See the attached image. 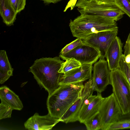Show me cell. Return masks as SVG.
<instances>
[{
  "label": "cell",
  "instance_id": "obj_1",
  "mask_svg": "<svg viewBox=\"0 0 130 130\" xmlns=\"http://www.w3.org/2000/svg\"><path fill=\"white\" fill-rule=\"evenodd\" d=\"M59 57H42L35 60L29 68L38 84L44 88L49 96L60 86L59 83L63 74L59 72L64 62Z\"/></svg>",
  "mask_w": 130,
  "mask_h": 130
},
{
  "label": "cell",
  "instance_id": "obj_2",
  "mask_svg": "<svg viewBox=\"0 0 130 130\" xmlns=\"http://www.w3.org/2000/svg\"><path fill=\"white\" fill-rule=\"evenodd\" d=\"M83 82L62 85L51 95L46 102L48 113L58 119L81 96Z\"/></svg>",
  "mask_w": 130,
  "mask_h": 130
},
{
  "label": "cell",
  "instance_id": "obj_3",
  "mask_svg": "<svg viewBox=\"0 0 130 130\" xmlns=\"http://www.w3.org/2000/svg\"><path fill=\"white\" fill-rule=\"evenodd\" d=\"M116 22L105 17L80 14L70 20L69 26L73 37L84 39L94 33L118 30Z\"/></svg>",
  "mask_w": 130,
  "mask_h": 130
},
{
  "label": "cell",
  "instance_id": "obj_4",
  "mask_svg": "<svg viewBox=\"0 0 130 130\" xmlns=\"http://www.w3.org/2000/svg\"><path fill=\"white\" fill-rule=\"evenodd\" d=\"M75 7L80 14L103 17L116 21L125 14L116 4L98 3L95 0H78Z\"/></svg>",
  "mask_w": 130,
  "mask_h": 130
},
{
  "label": "cell",
  "instance_id": "obj_5",
  "mask_svg": "<svg viewBox=\"0 0 130 130\" xmlns=\"http://www.w3.org/2000/svg\"><path fill=\"white\" fill-rule=\"evenodd\" d=\"M110 82L122 115L128 114L130 113V86L125 76L119 69L111 71Z\"/></svg>",
  "mask_w": 130,
  "mask_h": 130
},
{
  "label": "cell",
  "instance_id": "obj_6",
  "mask_svg": "<svg viewBox=\"0 0 130 130\" xmlns=\"http://www.w3.org/2000/svg\"><path fill=\"white\" fill-rule=\"evenodd\" d=\"M98 112L101 129L108 130L112 125L120 120L122 112L113 93L103 98Z\"/></svg>",
  "mask_w": 130,
  "mask_h": 130
},
{
  "label": "cell",
  "instance_id": "obj_7",
  "mask_svg": "<svg viewBox=\"0 0 130 130\" xmlns=\"http://www.w3.org/2000/svg\"><path fill=\"white\" fill-rule=\"evenodd\" d=\"M118 30L99 32L90 35L82 39L84 43L96 49L100 54V58L104 59L107 50L118 34Z\"/></svg>",
  "mask_w": 130,
  "mask_h": 130
},
{
  "label": "cell",
  "instance_id": "obj_8",
  "mask_svg": "<svg viewBox=\"0 0 130 130\" xmlns=\"http://www.w3.org/2000/svg\"><path fill=\"white\" fill-rule=\"evenodd\" d=\"M92 87L93 91L101 93L110 84V71L107 60L100 58L93 67Z\"/></svg>",
  "mask_w": 130,
  "mask_h": 130
},
{
  "label": "cell",
  "instance_id": "obj_9",
  "mask_svg": "<svg viewBox=\"0 0 130 130\" xmlns=\"http://www.w3.org/2000/svg\"><path fill=\"white\" fill-rule=\"evenodd\" d=\"M59 57L63 60L74 58L82 64H93L100 58V54L95 48L83 43L66 54L59 55Z\"/></svg>",
  "mask_w": 130,
  "mask_h": 130
},
{
  "label": "cell",
  "instance_id": "obj_10",
  "mask_svg": "<svg viewBox=\"0 0 130 130\" xmlns=\"http://www.w3.org/2000/svg\"><path fill=\"white\" fill-rule=\"evenodd\" d=\"M92 64H82L79 67L63 74L59 83L60 86L71 84L83 82L92 77Z\"/></svg>",
  "mask_w": 130,
  "mask_h": 130
},
{
  "label": "cell",
  "instance_id": "obj_11",
  "mask_svg": "<svg viewBox=\"0 0 130 130\" xmlns=\"http://www.w3.org/2000/svg\"><path fill=\"white\" fill-rule=\"evenodd\" d=\"M97 95L92 93L84 101L78 116V121L84 123L85 121L99 112V108L103 98L101 93H97Z\"/></svg>",
  "mask_w": 130,
  "mask_h": 130
},
{
  "label": "cell",
  "instance_id": "obj_12",
  "mask_svg": "<svg viewBox=\"0 0 130 130\" xmlns=\"http://www.w3.org/2000/svg\"><path fill=\"white\" fill-rule=\"evenodd\" d=\"M59 122V119L52 117L48 113L41 116L36 113L26 121L24 126L25 128L30 130H50Z\"/></svg>",
  "mask_w": 130,
  "mask_h": 130
},
{
  "label": "cell",
  "instance_id": "obj_13",
  "mask_svg": "<svg viewBox=\"0 0 130 130\" xmlns=\"http://www.w3.org/2000/svg\"><path fill=\"white\" fill-rule=\"evenodd\" d=\"M122 46L120 39L117 36L107 50L105 58L110 71L119 69L120 60L123 54Z\"/></svg>",
  "mask_w": 130,
  "mask_h": 130
},
{
  "label": "cell",
  "instance_id": "obj_14",
  "mask_svg": "<svg viewBox=\"0 0 130 130\" xmlns=\"http://www.w3.org/2000/svg\"><path fill=\"white\" fill-rule=\"evenodd\" d=\"M88 91L83 90L81 96L59 119L60 121L67 123L78 121V114L84 101L90 95Z\"/></svg>",
  "mask_w": 130,
  "mask_h": 130
},
{
  "label": "cell",
  "instance_id": "obj_15",
  "mask_svg": "<svg viewBox=\"0 0 130 130\" xmlns=\"http://www.w3.org/2000/svg\"><path fill=\"white\" fill-rule=\"evenodd\" d=\"M0 98L1 103L9 105L13 110H20L23 107L19 96L6 86L0 87Z\"/></svg>",
  "mask_w": 130,
  "mask_h": 130
},
{
  "label": "cell",
  "instance_id": "obj_16",
  "mask_svg": "<svg viewBox=\"0 0 130 130\" xmlns=\"http://www.w3.org/2000/svg\"><path fill=\"white\" fill-rule=\"evenodd\" d=\"M0 13L3 22L7 26L13 25L17 13L9 0H0Z\"/></svg>",
  "mask_w": 130,
  "mask_h": 130
},
{
  "label": "cell",
  "instance_id": "obj_17",
  "mask_svg": "<svg viewBox=\"0 0 130 130\" xmlns=\"http://www.w3.org/2000/svg\"><path fill=\"white\" fill-rule=\"evenodd\" d=\"M13 69L8 60L5 51H0V84H2L13 75Z\"/></svg>",
  "mask_w": 130,
  "mask_h": 130
},
{
  "label": "cell",
  "instance_id": "obj_18",
  "mask_svg": "<svg viewBox=\"0 0 130 130\" xmlns=\"http://www.w3.org/2000/svg\"><path fill=\"white\" fill-rule=\"evenodd\" d=\"M82 64L74 58L68 59L62 64L59 72L64 74L73 69L80 67Z\"/></svg>",
  "mask_w": 130,
  "mask_h": 130
},
{
  "label": "cell",
  "instance_id": "obj_19",
  "mask_svg": "<svg viewBox=\"0 0 130 130\" xmlns=\"http://www.w3.org/2000/svg\"><path fill=\"white\" fill-rule=\"evenodd\" d=\"M84 123L88 130L101 129V121L99 112L87 120Z\"/></svg>",
  "mask_w": 130,
  "mask_h": 130
},
{
  "label": "cell",
  "instance_id": "obj_20",
  "mask_svg": "<svg viewBox=\"0 0 130 130\" xmlns=\"http://www.w3.org/2000/svg\"><path fill=\"white\" fill-rule=\"evenodd\" d=\"M130 129V118L120 119L112 125L108 130H113L125 129Z\"/></svg>",
  "mask_w": 130,
  "mask_h": 130
},
{
  "label": "cell",
  "instance_id": "obj_21",
  "mask_svg": "<svg viewBox=\"0 0 130 130\" xmlns=\"http://www.w3.org/2000/svg\"><path fill=\"white\" fill-rule=\"evenodd\" d=\"M83 42L82 39L77 38L70 43L67 44L61 50L59 55L66 54L78 46L83 44Z\"/></svg>",
  "mask_w": 130,
  "mask_h": 130
},
{
  "label": "cell",
  "instance_id": "obj_22",
  "mask_svg": "<svg viewBox=\"0 0 130 130\" xmlns=\"http://www.w3.org/2000/svg\"><path fill=\"white\" fill-rule=\"evenodd\" d=\"M119 69L125 76L130 86V67L126 63L123 54L120 60Z\"/></svg>",
  "mask_w": 130,
  "mask_h": 130
},
{
  "label": "cell",
  "instance_id": "obj_23",
  "mask_svg": "<svg viewBox=\"0 0 130 130\" xmlns=\"http://www.w3.org/2000/svg\"><path fill=\"white\" fill-rule=\"evenodd\" d=\"M13 110L9 105L1 102L0 104V119L11 118Z\"/></svg>",
  "mask_w": 130,
  "mask_h": 130
},
{
  "label": "cell",
  "instance_id": "obj_24",
  "mask_svg": "<svg viewBox=\"0 0 130 130\" xmlns=\"http://www.w3.org/2000/svg\"><path fill=\"white\" fill-rule=\"evenodd\" d=\"M116 5L130 18V0H116Z\"/></svg>",
  "mask_w": 130,
  "mask_h": 130
},
{
  "label": "cell",
  "instance_id": "obj_25",
  "mask_svg": "<svg viewBox=\"0 0 130 130\" xmlns=\"http://www.w3.org/2000/svg\"><path fill=\"white\" fill-rule=\"evenodd\" d=\"M14 9L18 13L23 10L26 3V0H9Z\"/></svg>",
  "mask_w": 130,
  "mask_h": 130
},
{
  "label": "cell",
  "instance_id": "obj_26",
  "mask_svg": "<svg viewBox=\"0 0 130 130\" xmlns=\"http://www.w3.org/2000/svg\"><path fill=\"white\" fill-rule=\"evenodd\" d=\"M123 54L125 61L130 67V32L126 41L124 47Z\"/></svg>",
  "mask_w": 130,
  "mask_h": 130
},
{
  "label": "cell",
  "instance_id": "obj_27",
  "mask_svg": "<svg viewBox=\"0 0 130 130\" xmlns=\"http://www.w3.org/2000/svg\"><path fill=\"white\" fill-rule=\"evenodd\" d=\"M77 0H70L64 9L63 11L65 12L69 8L71 10H72L75 7Z\"/></svg>",
  "mask_w": 130,
  "mask_h": 130
},
{
  "label": "cell",
  "instance_id": "obj_28",
  "mask_svg": "<svg viewBox=\"0 0 130 130\" xmlns=\"http://www.w3.org/2000/svg\"><path fill=\"white\" fill-rule=\"evenodd\" d=\"M98 3H106L109 4H115L116 0H95Z\"/></svg>",
  "mask_w": 130,
  "mask_h": 130
},
{
  "label": "cell",
  "instance_id": "obj_29",
  "mask_svg": "<svg viewBox=\"0 0 130 130\" xmlns=\"http://www.w3.org/2000/svg\"><path fill=\"white\" fill-rule=\"evenodd\" d=\"M43 1L44 3L46 4H49L51 3H55L63 0H41Z\"/></svg>",
  "mask_w": 130,
  "mask_h": 130
},
{
  "label": "cell",
  "instance_id": "obj_30",
  "mask_svg": "<svg viewBox=\"0 0 130 130\" xmlns=\"http://www.w3.org/2000/svg\"><path fill=\"white\" fill-rule=\"evenodd\" d=\"M120 118H130V113L126 115H122Z\"/></svg>",
  "mask_w": 130,
  "mask_h": 130
}]
</instances>
